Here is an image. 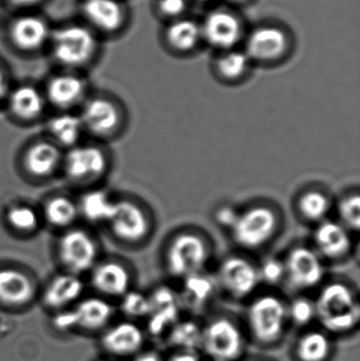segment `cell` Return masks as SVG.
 Here are the masks:
<instances>
[{"mask_svg":"<svg viewBox=\"0 0 360 361\" xmlns=\"http://www.w3.org/2000/svg\"><path fill=\"white\" fill-rule=\"evenodd\" d=\"M4 1L14 8L17 12H23V11H35L36 8L42 6L46 0H4Z\"/></svg>","mask_w":360,"mask_h":361,"instance_id":"42","label":"cell"},{"mask_svg":"<svg viewBox=\"0 0 360 361\" xmlns=\"http://www.w3.org/2000/svg\"><path fill=\"white\" fill-rule=\"evenodd\" d=\"M331 352L330 337L319 331L304 333L296 345V355L299 361H325Z\"/></svg>","mask_w":360,"mask_h":361,"instance_id":"33","label":"cell"},{"mask_svg":"<svg viewBox=\"0 0 360 361\" xmlns=\"http://www.w3.org/2000/svg\"><path fill=\"white\" fill-rule=\"evenodd\" d=\"M260 282L271 286H279L285 280V264L283 259L272 257L258 264Z\"/></svg>","mask_w":360,"mask_h":361,"instance_id":"39","label":"cell"},{"mask_svg":"<svg viewBox=\"0 0 360 361\" xmlns=\"http://www.w3.org/2000/svg\"><path fill=\"white\" fill-rule=\"evenodd\" d=\"M59 260L68 273L80 276L92 271L99 260V248L97 240L82 228H68L57 244Z\"/></svg>","mask_w":360,"mask_h":361,"instance_id":"11","label":"cell"},{"mask_svg":"<svg viewBox=\"0 0 360 361\" xmlns=\"http://www.w3.org/2000/svg\"><path fill=\"white\" fill-rule=\"evenodd\" d=\"M132 278L128 265L120 261H104L91 271V283L103 296L122 298L131 290Z\"/></svg>","mask_w":360,"mask_h":361,"instance_id":"19","label":"cell"},{"mask_svg":"<svg viewBox=\"0 0 360 361\" xmlns=\"http://www.w3.org/2000/svg\"><path fill=\"white\" fill-rule=\"evenodd\" d=\"M84 282L80 276L71 273L55 276L42 294V302L49 309L61 311L77 302L84 292Z\"/></svg>","mask_w":360,"mask_h":361,"instance_id":"22","label":"cell"},{"mask_svg":"<svg viewBox=\"0 0 360 361\" xmlns=\"http://www.w3.org/2000/svg\"><path fill=\"white\" fill-rule=\"evenodd\" d=\"M285 280L296 290H310L321 286L325 277V262L312 246L295 245L283 259Z\"/></svg>","mask_w":360,"mask_h":361,"instance_id":"9","label":"cell"},{"mask_svg":"<svg viewBox=\"0 0 360 361\" xmlns=\"http://www.w3.org/2000/svg\"><path fill=\"white\" fill-rule=\"evenodd\" d=\"M249 61L247 55L242 51H223L216 59L215 71L220 80L226 82H237L247 76L249 69Z\"/></svg>","mask_w":360,"mask_h":361,"instance_id":"31","label":"cell"},{"mask_svg":"<svg viewBox=\"0 0 360 361\" xmlns=\"http://www.w3.org/2000/svg\"><path fill=\"white\" fill-rule=\"evenodd\" d=\"M283 216L272 204L256 202L240 209L230 228L232 242L245 252H258L272 243L280 233Z\"/></svg>","mask_w":360,"mask_h":361,"instance_id":"4","label":"cell"},{"mask_svg":"<svg viewBox=\"0 0 360 361\" xmlns=\"http://www.w3.org/2000/svg\"><path fill=\"white\" fill-rule=\"evenodd\" d=\"M200 27L202 39L222 52L232 50L242 39V21L236 13L228 8L211 11Z\"/></svg>","mask_w":360,"mask_h":361,"instance_id":"16","label":"cell"},{"mask_svg":"<svg viewBox=\"0 0 360 361\" xmlns=\"http://www.w3.org/2000/svg\"><path fill=\"white\" fill-rule=\"evenodd\" d=\"M196 1H199V2H207V1H211V0H196Z\"/></svg>","mask_w":360,"mask_h":361,"instance_id":"48","label":"cell"},{"mask_svg":"<svg viewBox=\"0 0 360 361\" xmlns=\"http://www.w3.org/2000/svg\"><path fill=\"white\" fill-rule=\"evenodd\" d=\"M80 14L99 37H112L124 30L128 21V10L122 0H82Z\"/></svg>","mask_w":360,"mask_h":361,"instance_id":"13","label":"cell"},{"mask_svg":"<svg viewBox=\"0 0 360 361\" xmlns=\"http://www.w3.org/2000/svg\"><path fill=\"white\" fill-rule=\"evenodd\" d=\"M314 302L316 318L327 332L346 334L359 326V295L351 284L340 280L328 282Z\"/></svg>","mask_w":360,"mask_h":361,"instance_id":"3","label":"cell"},{"mask_svg":"<svg viewBox=\"0 0 360 361\" xmlns=\"http://www.w3.org/2000/svg\"><path fill=\"white\" fill-rule=\"evenodd\" d=\"M66 175L74 182H91L103 177L109 167V158L101 148L78 145L69 148L63 158Z\"/></svg>","mask_w":360,"mask_h":361,"instance_id":"17","label":"cell"},{"mask_svg":"<svg viewBox=\"0 0 360 361\" xmlns=\"http://www.w3.org/2000/svg\"><path fill=\"white\" fill-rule=\"evenodd\" d=\"M42 91L46 103L68 111L84 103L87 99L88 84L80 72L61 70L48 78Z\"/></svg>","mask_w":360,"mask_h":361,"instance_id":"18","label":"cell"},{"mask_svg":"<svg viewBox=\"0 0 360 361\" xmlns=\"http://www.w3.org/2000/svg\"><path fill=\"white\" fill-rule=\"evenodd\" d=\"M63 162L61 148L53 141L32 144L23 156V166L32 177L46 178L53 175Z\"/></svg>","mask_w":360,"mask_h":361,"instance_id":"24","label":"cell"},{"mask_svg":"<svg viewBox=\"0 0 360 361\" xmlns=\"http://www.w3.org/2000/svg\"><path fill=\"white\" fill-rule=\"evenodd\" d=\"M338 222L351 233H357L360 226V195L359 189L345 193L336 204Z\"/></svg>","mask_w":360,"mask_h":361,"instance_id":"36","label":"cell"},{"mask_svg":"<svg viewBox=\"0 0 360 361\" xmlns=\"http://www.w3.org/2000/svg\"><path fill=\"white\" fill-rule=\"evenodd\" d=\"M71 310L74 328L85 331L103 330L113 315V307L106 299L90 297L78 301Z\"/></svg>","mask_w":360,"mask_h":361,"instance_id":"25","label":"cell"},{"mask_svg":"<svg viewBox=\"0 0 360 361\" xmlns=\"http://www.w3.org/2000/svg\"><path fill=\"white\" fill-rule=\"evenodd\" d=\"M144 333L130 322H118L110 326L101 336V345L107 353L118 357L137 355L144 345Z\"/></svg>","mask_w":360,"mask_h":361,"instance_id":"20","label":"cell"},{"mask_svg":"<svg viewBox=\"0 0 360 361\" xmlns=\"http://www.w3.org/2000/svg\"><path fill=\"white\" fill-rule=\"evenodd\" d=\"M168 361H200L196 352L178 351L175 355L171 356Z\"/></svg>","mask_w":360,"mask_h":361,"instance_id":"44","label":"cell"},{"mask_svg":"<svg viewBox=\"0 0 360 361\" xmlns=\"http://www.w3.org/2000/svg\"><path fill=\"white\" fill-rule=\"evenodd\" d=\"M116 202L107 191L92 189L84 193L77 202L78 212L90 223L107 225L116 209Z\"/></svg>","mask_w":360,"mask_h":361,"instance_id":"29","label":"cell"},{"mask_svg":"<svg viewBox=\"0 0 360 361\" xmlns=\"http://www.w3.org/2000/svg\"><path fill=\"white\" fill-rule=\"evenodd\" d=\"M133 361H163L162 357L156 352H139L135 356Z\"/></svg>","mask_w":360,"mask_h":361,"instance_id":"45","label":"cell"},{"mask_svg":"<svg viewBox=\"0 0 360 361\" xmlns=\"http://www.w3.org/2000/svg\"><path fill=\"white\" fill-rule=\"evenodd\" d=\"M213 361H236L244 351V337L236 322L217 317L202 329L201 348Z\"/></svg>","mask_w":360,"mask_h":361,"instance_id":"10","label":"cell"},{"mask_svg":"<svg viewBox=\"0 0 360 361\" xmlns=\"http://www.w3.org/2000/svg\"><path fill=\"white\" fill-rule=\"evenodd\" d=\"M291 40L283 27L274 25L255 27L245 40V54L249 61L272 63L280 61L290 50Z\"/></svg>","mask_w":360,"mask_h":361,"instance_id":"14","label":"cell"},{"mask_svg":"<svg viewBox=\"0 0 360 361\" xmlns=\"http://www.w3.org/2000/svg\"><path fill=\"white\" fill-rule=\"evenodd\" d=\"M49 131L57 146L72 148L78 145L85 129L80 116L65 111L49 122Z\"/></svg>","mask_w":360,"mask_h":361,"instance_id":"30","label":"cell"},{"mask_svg":"<svg viewBox=\"0 0 360 361\" xmlns=\"http://www.w3.org/2000/svg\"><path fill=\"white\" fill-rule=\"evenodd\" d=\"M215 279L218 288L236 300L249 298L261 284L258 264L240 254L224 257L218 265Z\"/></svg>","mask_w":360,"mask_h":361,"instance_id":"8","label":"cell"},{"mask_svg":"<svg viewBox=\"0 0 360 361\" xmlns=\"http://www.w3.org/2000/svg\"><path fill=\"white\" fill-rule=\"evenodd\" d=\"M182 281L180 303L181 307H188L192 311H201L211 300L218 288L215 276H211L206 271L190 276Z\"/></svg>","mask_w":360,"mask_h":361,"instance_id":"27","label":"cell"},{"mask_svg":"<svg viewBox=\"0 0 360 361\" xmlns=\"http://www.w3.org/2000/svg\"><path fill=\"white\" fill-rule=\"evenodd\" d=\"M254 361H259V360H254Z\"/></svg>","mask_w":360,"mask_h":361,"instance_id":"50","label":"cell"},{"mask_svg":"<svg viewBox=\"0 0 360 361\" xmlns=\"http://www.w3.org/2000/svg\"><path fill=\"white\" fill-rule=\"evenodd\" d=\"M103 361H114V360H103Z\"/></svg>","mask_w":360,"mask_h":361,"instance_id":"49","label":"cell"},{"mask_svg":"<svg viewBox=\"0 0 360 361\" xmlns=\"http://www.w3.org/2000/svg\"><path fill=\"white\" fill-rule=\"evenodd\" d=\"M2 12H4V8H2V2L0 1V20H1Z\"/></svg>","mask_w":360,"mask_h":361,"instance_id":"47","label":"cell"},{"mask_svg":"<svg viewBox=\"0 0 360 361\" xmlns=\"http://www.w3.org/2000/svg\"><path fill=\"white\" fill-rule=\"evenodd\" d=\"M239 212L240 209L235 207L234 205L223 204L216 208L213 212V220L218 226L230 231L238 218Z\"/></svg>","mask_w":360,"mask_h":361,"instance_id":"41","label":"cell"},{"mask_svg":"<svg viewBox=\"0 0 360 361\" xmlns=\"http://www.w3.org/2000/svg\"><path fill=\"white\" fill-rule=\"evenodd\" d=\"M6 101L11 114L23 122L39 118L46 105L44 91L31 84L10 89Z\"/></svg>","mask_w":360,"mask_h":361,"instance_id":"23","label":"cell"},{"mask_svg":"<svg viewBox=\"0 0 360 361\" xmlns=\"http://www.w3.org/2000/svg\"><path fill=\"white\" fill-rule=\"evenodd\" d=\"M230 1H232V4H243L249 1V0H230Z\"/></svg>","mask_w":360,"mask_h":361,"instance_id":"46","label":"cell"},{"mask_svg":"<svg viewBox=\"0 0 360 361\" xmlns=\"http://www.w3.org/2000/svg\"><path fill=\"white\" fill-rule=\"evenodd\" d=\"M80 118L85 131L101 137L116 135L124 125L122 106L106 95L87 97L82 104Z\"/></svg>","mask_w":360,"mask_h":361,"instance_id":"12","label":"cell"},{"mask_svg":"<svg viewBox=\"0 0 360 361\" xmlns=\"http://www.w3.org/2000/svg\"><path fill=\"white\" fill-rule=\"evenodd\" d=\"M44 216L52 226L68 229L80 216L77 202L66 195L50 197L44 204Z\"/></svg>","mask_w":360,"mask_h":361,"instance_id":"32","label":"cell"},{"mask_svg":"<svg viewBox=\"0 0 360 361\" xmlns=\"http://www.w3.org/2000/svg\"><path fill=\"white\" fill-rule=\"evenodd\" d=\"M113 237L129 245L148 241L154 229V216L143 204L135 199H118L116 209L108 222Z\"/></svg>","mask_w":360,"mask_h":361,"instance_id":"7","label":"cell"},{"mask_svg":"<svg viewBox=\"0 0 360 361\" xmlns=\"http://www.w3.org/2000/svg\"><path fill=\"white\" fill-rule=\"evenodd\" d=\"M164 39L173 52L180 54L192 52L202 39L200 25L194 19L183 17L171 20L165 29Z\"/></svg>","mask_w":360,"mask_h":361,"instance_id":"28","label":"cell"},{"mask_svg":"<svg viewBox=\"0 0 360 361\" xmlns=\"http://www.w3.org/2000/svg\"><path fill=\"white\" fill-rule=\"evenodd\" d=\"M101 38L82 21L53 27L46 52L61 70L82 72L101 54Z\"/></svg>","mask_w":360,"mask_h":361,"instance_id":"1","label":"cell"},{"mask_svg":"<svg viewBox=\"0 0 360 361\" xmlns=\"http://www.w3.org/2000/svg\"><path fill=\"white\" fill-rule=\"evenodd\" d=\"M156 10L165 18L175 20L181 18L187 8L186 0H156Z\"/></svg>","mask_w":360,"mask_h":361,"instance_id":"40","label":"cell"},{"mask_svg":"<svg viewBox=\"0 0 360 361\" xmlns=\"http://www.w3.org/2000/svg\"><path fill=\"white\" fill-rule=\"evenodd\" d=\"M120 299V310L128 317L137 319L149 316L151 307L148 295L130 290Z\"/></svg>","mask_w":360,"mask_h":361,"instance_id":"38","label":"cell"},{"mask_svg":"<svg viewBox=\"0 0 360 361\" xmlns=\"http://www.w3.org/2000/svg\"><path fill=\"white\" fill-rule=\"evenodd\" d=\"M312 247L325 262H342L354 250L352 233L338 221L327 219L315 225Z\"/></svg>","mask_w":360,"mask_h":361,"instance_id":"15","label":"cell"},{"mask_svg":"<svg viewBox=\"0 0 360 361\" xmlns=\"http://www.w3.org/2000/svg\"><path fill=\"white\" fill-rule=\"evenodd\" d=\"M287 318L296 326H308L316 318L314 301L306 296L296 297L287 305Z\"/></svg>","mask_w":360,"mask_h":361,"instance_id":"37","label":"cell"},{"mask_svg":"<svg viewBox=\"0 0 360 361\" xmlns=\"http://www.w3.org/2000/svg\"><path fill=\"white\" fill-rule=\"evenodd\" d=\"M213 256L209 235L196 228H182L169 237L163 250V267L169 277L183 280L206 271Z\"/></svg>","mask_w":360,"mask_h":361,"instance_id":"2","label":"cell"},{"mask_svg":"<svg viewBox=\"0 0 360 361\" xmlns=\"http://www.w3.org/2000/svg\"><path fill=\"white\" fill-rule=\"evenodd\" d=\"M333 208L331 195L318 187H309L298 193L295 201L297 216L308 224L317 225L327 220Z\"/></svg>","mask_w":360,"mask_h":361,"instance_id":"26","label":"cell"},{"mask_svg":"<svg viewBox=\"0 0 360 361\" xmlns=\"http://www.w3.org/2000/svg\"><path fill=\"white\" fill-rule=\"evenodd\" d=\"M252 336L260 345H273L283 337L287 328V305L274 294L255 297L247 312Z\"/></svg>","mask_w":360,"mask_h":361,"instance_id":"6","label":"cell"},{"mask_svg":"<svg viewBox=\"0 0 360 361\" xmlns=\"http://www.w3.org/2000/svg\"><path fill=\"white\" fill-rule=\"evenodd\" d=\"M6 222L15 233L30 235L39 227L40 216L35 208L20 204L6 210Z\"/></svg>","mask_w":360,"mask_h":361,"instance_id":"35","label":"cell"},{"mask_svg":"<svg viewBox=\"0 0 360 361\" xmlns=\"http://www.w3.org/2000/svg\"><path fill=\"white\" fill-rule=\"evenodd\" d=\"M53 25L36 11L17 12L6 23L4 37L14 52L32 56L46 51Z\"/></svg>","mask_w":360,"mask_h":361,"instance_id":"5","label":"cell"},{"mask_svg":"<svg viewBox=\"0 0 360 361\" xmlns=\"http://www.w3.org/2000/svg\"><path fill=\"white\" fill-rule=\"evenodd\" d=\"M10 78L4 61H0V104L6 101L10 91Z\"/></svg>","mask_w":360,"mask_h":361,"instance_id":"43","label":"cell"},{"mask_svg":"<svg viewBox=\"0 0 360 361\" xmlns=\"http://www.w3.org/2000/svg\"><path fill=\"white\" fill-rule=\"evenodd\" d=\"M35 286L27 274L12 267L0 269V305L6 307H25L35 297Z\"/></svg>","mask_w":360,"mask_h":361,"instance_id":"21","label":"cell"},{"mask_svg":"<svg viewBox=\"0 0 360 361\" xmlns=\"http://www.w3.org/2000/svg\"><path fill=\"white\" fill-rule=\"evenodd\" d=\"M202 328L192 320L177 322L169 330L168 341L182 352H196L201 348Z\"/></svg>","mask_w":360,"mask_h":361,"instance_id":"34","label":"cell"}]
</instances>
